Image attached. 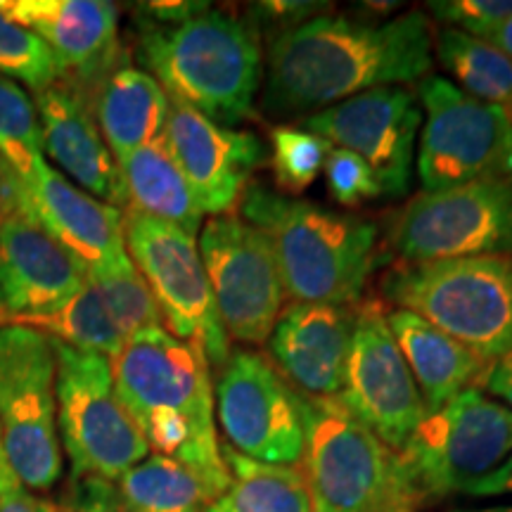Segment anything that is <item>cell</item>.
Instances as JSON below:
<instances>
[{
  "label": "cell",
  "instance_id": "cell-1",
  "mask_svg": "<svg viewBox=\"0 0 512 512\" xmlns=\"http://www.w3.org/2000/svg\"><path fill=\"white\" fill-rule=\"evenodd\" d=\"M432 64L434 31L422 10L389 22L323 12L268 38L261 105L275 117H309L373 88L420 83Z\"/></svg>",
  "mask_w": 512,
  "mask_h": 512
},
{
  "label": "cell",
  "instance_id": "cell-2",
  "mask_svg": "<svg viewBox=\"0 0 512 512\" xmlns=\"http://www.w3.org/2000/svg\"><path fill=\"white\" fill-rule=\"evenodd\" d=\"M117 396L147 446L202 479L214 501L230 484L214 422L211 366L200 349L164 328L138 332L112 358Z\"/></svg>",
  "mask_w": 512,
  "mask_h": 512
},
{
  "label": "cell",
  "instance_id": "cell-3",
  "mask_svg": "<svg viewBox=\"0 0 512 512\" xmlns=\"http://www.w3.org/2000/svg\"><path fill=\"white\" fill-rule=\"evenodd\" d=\"M138 50L171 100L228 128L252 117L264 48L245 19L207 5L181 22H145Z\"/></svg>",
  "mask_w": 512,
  "mask_h": 512
},
{
  "label": "cell",
  "instance_id": "cell-4",
  "mask_svg": "<svg viewBox=\"0 0 512 512\" xmlns=\"http://www.w3.org/2000/svg\"><path fill=\"white\" fill-rule=\"evenodd\" d=\"M240 214L271 242L287 297L306 304L361 302L375 268V223L292 200L259 183L242 192Z\"/></svg>",
  "mask_w": 512,
  "mask_h": 512
},
{
  "label": "cell",
  "instance_id": "cell-5",
  "mask_svg": "<svg viewBox=\"0 0 512 512\" xmlns=\"http://www.w3.org/2000/svg\"><path fill=\"white\" fill-rule=\"evenodd\" d=\"M304 477L313 512H415L418 503L392 451L337 396L297 392Z\"/></svg>",
  "mask_w": 512,
  "mask_h": 512
},
{
  "label": "cell",
  "instance_id": "cell-6",
  "mask_svg": "<svg viewBox=\"0 0 512 512\" xmlns=\"http://www.w3.org/2000/svg\"><path fill=\"white\" fill-rule=\"evenodd\" d=\"M382 290L399 309L434 325L486 366L512 349V259H470L401 264Z\"/></svg>",
  "mask_w": 512,
  "mask_h": 512
},
{
  "label": "cell",
  "instance_id": "cell-7",
  "mask_svg": "<svg viewBox=\"0 0 512 512\" xmlns=\"http://www.w3.org/2000/svg\"><path fill=\"white\" fill-rule=\"evenodd\" d=\"M512 453V411L467 387L437 411H427L399 451L415 503L463 494Z\"/></svg>",
  "mask_w": 512,
  "mask_h": 512
},
{
  "label": "cell",
  "instance_id": "cell-8",
  "mask_svg": "<svg viewBox=\"0 0 512 512\" xmlns=\"http://www.w3.org/2000/svg\"><path fill=\"white\" fill-rule=\"evenodd\" d=\"M57 430L72 479L117 482L150 456V446L117 396L112 361L55 342Z\"/></svg>",
  "mask_w": 512,
  "mask_h": 512
},
{
  "label": "cell",
  "instance_id": "cell-9",
  "mask_svg": "<svg viewBox=\"0 0 512 512\" xmlns=\"http://www.w3.org/2000/svg\"><path fill=\"white\" fill-rule=\"evenodd\" d=\"M53 339L24 325H0V437L19 484L48 491L62 477Z\"/></svg>",
  "mask_w": 512,
  "mask_h": 512
},
{
  "label": "cell",
  "instance_id": "cell-10",
  "mask_svg": "<svg viewBox=\"0 0 512 512\" xmlns=\"http://www.w3.org/2000/svg\"><path fill=\"white\" fill-rule=\"evenodd\" d=\"M121 216L126 252L150 287L164 328L200 349L211 368H221L230 354V339L216 311L197 238L131 207Z\"/></svg>",
  "mask_w": 512,
  "mask_h": 512
},
{
  "label": "cell",
  "instance_id": "cell-11",
  "mask_svg": "<svg viewBox=\"0 0 512 512\" xmlns=\"http://www.w3.org/2000/svg\"><path fill=\"white\" fill-rule=\"evenodd\" d=\"M425 112L415 169L422 192L501 176L512 147V117L460 91L446 76L420 81Z\"/></svg>",
  "mask_w": 512,
  "mask_h": 512
},
{
  "label": "cell",
  "instance_id": "cell-12",
  "mask_svg": "<svg viewBox=\"0 0 512 512\" xmlns=\"http://www.w3.org/2000/svg\"><path fill=\"white\" fill-rule=\"evenodd\" d=\"M392 245L403 264L512 252V181L482 178L420 192L399 211Z\"/></svg>",
  "mask_w": 512,
  "mask_h": 512
},
{
  "label": "cell",
  "instance_id": "cell-13",
  "mask_svg": "<svg viewBox=\"0 0 512 512\" xmlns=\"http://www.w3.org/2000/svg\"><path fill=\"white\" fill-rule=\"evenodd\" d=\"M197 247L228 339L266 344L287 297L271 242L242 219L216 216L202 226Z\"/></svg>",
  "mask_w": 512,
  "mask_h": 512
},
{
  "label": "cell",
  "instance_id": "cell-14",
  "mask_svg": "<svg viewBox=\"0 0 512 512\" xmlns=\"http://www.w3.org/2000/svg\"><path fill=\"white\" fill-rule=\"evenodd\" d=\"M216 415L228 448L259 463H302L304 427L297 392L259 351H230L216 375Z\"/></svg>",
  "mask_w": 512,
  "mask_h": 512
},
{
  "label": "cell",
  "instance_id": "cell-15",
  "mask_svg": "<svg viewBox=\"0 0 512 512\" xmlns=\"http://www.w3.org/2000/svg\"><path fill=\"white\" fill-rule=\"evenodd\" d=\"M337 399L396 453L425 418V401L380 299L356 304L347 373Z\"/></svg>",
  "mask_w": 512,
  "mask_h": 512
},
{
  "label": "cell",
  "instance_id": "cell-16",
  "mask_svg": "<svg viewBox=\"0 0 512 512\" xmlns=\"http://www.w3.org/2000/svg\"><path fill=\"white\" fill-rule=\"evenodd\" d=\"M420 124V102L401 86L373 88L302 119L304 131L361 157L389 197L411 188Z\"/></svg>",
  "mask_w": 512,
  "mask_h": 512
},
{
  "label": "cell",
  "instance_id": "cell-17",
  "mask_svg": "<svg viewBox=\"0 0 512 512\" xmlns=\"http://www.w3.org/2000/svg\"><path fill=\"white\" fill-rule=\"evenodd\" d=\"M162 140L200 209L211 216H228L266 157L254 133L214 124L176 100H171Z\"/></svg>",
  "mask_w": 512,
  "mask_h": 512
},
{
  "label": "cell",
  "instance_id": "cell-18",
  "mask_svg": "<svg viewBox=\"0 0 512 512\" xmlns=\"http://www.w3.org/2000/svg\"><path fill=\"white\" fill-rule=\"evenodd\" d=\"M17 204L57 245L67 249L86 273L107 271L131 259L121 211L76 188L50 169L46 159L27 183L17 181Z\"/></svg>",
  "mask_w": 512,
  "mask_h": 512
},
{
  "label": "cell",
  "instance_id": "cell-19",
  "mask_svg": "<svg viewBox=\"0 0 512 512\" xmlns=\"http://www.w3.org/2000/svg\"><path fill=\"white\" fill-rule=\"evenodd\" d=\"M356 306L292 302L283 306L268 337L273 366L306 396H337L354 337Z\"/></svg>",
  "mask_w": 512,
  "mask_h": 512
},
{
  "label": "cell",
  "instance_id": "cell-20",
  "mask_svg": "<svg viewBox=\"0 0 512 512\" xmlns=\"http://www.w3.org/2000/svg\"><path fill=\"white\" fill-rule=\"evenodd\" d=\"M86 278V268L17 204L0 230V323L57 309Z\"/></svg>",
  "mask_w": 512,
  "mask_h": 512
},
{
  "label": "cell",
  "instance_id": "cell-21",
  "mask_svg": "<svg viewBox=\"0 0 512 512\" xmlns=\"http://www.w3.org/2000/svg\"><path fill=\"white\" fill-rule=\"evenodd\" d=\"M43 152L62 166L76 188L110 207H128L117 157L102 138L98 121L79 88L60 81L36 93Z\"/></svg>",
  "mask_w": 512,
  "mask_h": 512
},
{
  "label": "cell",
  "instance_id": "cell-22",
  "mask_svg": "<svg viewBox=\"0 0 512 512\" xmlns=\"http://www.w3.org/2000/svg\"><path fill=\"white\" fill-rule=\"evenodd\" d=\"M0 12L53 50L64 74L105 79L119 46V12L107 0H0Z\"/></svg>",
  "mask_w": 512,
  "mask_h": 512
},
{
  "label": "cell",
  "instance_id": "cell-23",
  "mask_svg": "<svg viewBox=\"0 0 512 512\" xmlns=\"http://www.w3.org/2000/svg\"><path fill=\"white\" fill-rule=\"evenodd\" d=\"M389 330L399 344L427 411H437L448 399L475 387L486 373V363L434 325L411 311L387 313Z\"/></svg>",
  "mask_w": 512,
  "mask_h": 512
},
{
  "label": "cell",
  "instance_id": "cell-24",
  "mask_svg": "<svg viewBox=\"0 0 512 512\" xmlns=\"http://www.w3.org/2000/svg\"><path fill=\"white\" fill-rule=\"evenodd\" d=\"M171 98L155 76L138 67H117L100 81L95 121L114 157L155 143L164 136Z\"/></svg>",
  "mask_w": 512,
  "mask_h": 512
},
{
  "label": "cell",
  "instance_id": "cell-25",
  "mask_svg": "<svg viewBox=\"0 0 512 512\" xmlns=\"http://www.w3.org/2000/svg\"><path fill=\"white\" fill-rule=\"evenodd\" d=\"M117 162L124 176L128 207L152 219L171 223L192 238L200 233L204 211L162 138L128 152Z\"/></svg>",
  "mask_w": 512,
  "mask_h": 512
},
{
  "label": "cell",
  "instance_id": "cell-26",
  "mask_svg": "<svg viewBox=\"0 0 512 512\" xmlns=\"http://www.w3.org/2000/svg\"><path fill=\"white\" fill-rule=\"evenodd\" d=\"M230 484L207 512H313L304 472L290 465H268L223 446Z\"/></svg>",
  "mask_w": 512,
  "mask_h": 512
},
{
  "label": "cell",
  "instance_id": "cell-27",
  "mask_svg": "<svg viewBox=\"0 0 512 512\" xmlns=\"http://www.w3.org/2000/svg\"><path fill=\"white\" fill-rule=\"evenodd\" d=\"M0 325H24V328L43 332L55 342L79 351L102 354L110 361L126 344V335L121 332L117 318L91 278H86L81 290L57 309L34 313V316H17Z\"/></svg>",
  "mask_w": 512,
  "mask_h": 512
},
{
  "label": "cell",
  "instance_id": "cell-28",
  "mask_svg": "<svg viewBox=\"0 0 512 512\" xmlns=\"http://www.w3.org/2000/svg\"><path fill=\"white\" fill-rule=\"evenodd\" d=\"M434 53L460 91L486 105L501 107L512 117V60L484 38L458 29L434 34Z\"/></svg>",
  "mask_w": 512,
  "mask_h": 512
},
{
  "label": "cell",
  "instance_id": "cell-29",
  "mask_svg": "<svg viewBox=\"0 0 512 512\" xmlns=\"http://www.w3.org/2000/svg\"><path fill=\"white\" fill-rule=\"evenodd\" d=\"M114 486L131 512H207L214 503L195 472L159 453L140 460Z\"/></svg>",
  "mask_w": 512,
  "mask_h": 512
},
{
  "label": "cell",
  "instance_id": "cell-30",
  "mask_svg": "<svg viewBox=\"0 0 512 512\" xmlns=\"http://www.w3.org/2000/svg\"><path fill=\"white\" fill-rule=\"evenodd\" d=\"M0 157L27 183L43 162L41 126L34 100L15 81L0 76Z\"/></svg>",
  "mask_w": 512,
  "mask_h": 512
},
{
  "label": "cell",
  "instance_id": "cell-31",
  "mask_svg": "<svg viewBox=\"0 0 512 512\" xmlns=\"http://www.w3.org/2000/svg\"><path fill=\"white\" fill-rule=\"evenodd\" d=\"M0 76L22 81L36 93L67 79L53 50L34 31L12 22L3 12H0Z\"/></svg>",
  "mask_w": 512,
  "mask_h": 512
},
{
  "label": "cell",
  "instance_id": "cell-32",
  "mask_svg": "<svg viewBox=\"0 0 512 512\" xmlns=\"http://www.w3.org/2000/svg\"><path fill=\"white\" fill-rule=\"evenodd\" d=\"M88 278L102 292L126 339L143 330L162 328L164 325L155 297H152L150 287H147L143 275L138 273L131 259L124 261L121 266L107 268V271L88 273Z\"/></svg>",
  "mask_w": 512,
  "mask_h": 512
},
{
  "label": "cell",
  "instance_id": "cell-33",
  "mask_svg": "<svg viewBox=\"0 0 512 512\" xmlns=\"http://www.w3.org/2000/svg\"><path fill=\"white\" fill-rule=\"evenodd\" d=\"M271 147L275 185L287 197L311 188L332 150L328 140L297 126H275Z\"/></svg>",
  "mask_w": 512,
  "mask_h": 512
},
{
  "label": "cell",
  "instance_id": "cell-34",
  "mask_svg": "<svg viewBox=\"0 0 512 512\" xmlns=\"http://www.w3.org/2000/svg\"><path fill=\"white\" fill-rule=\"evenodd\" d=\"M323 171L328 178L330 195L342 207H358V204L382 197V188L373 169L354 152L332 147Z\"/></svg>",
  "mask_w": 512,
  "mask_h": 512
},
{
  "label": "cell",
  "instance_id": "cell-35",
  "mask_svg": "<svg viewBox=\"0 0 512 512\" xmlns=\"http://www.w3.org/2000/svg\"><path fill=\"white\" fill-rule=\"evenodd\" d=\"M427 8L446 29H458L475 38H489L512 17V0H434Z\"/></svg>",
  "mask_w": 512,
  "mask_h": 512
},
{
  "label": "cell",
  "instance_id": "cell-36",
  "mask_svg": "<svg viewBox=\"0 0 512 512\" xmlns=\"http://www.w3.org/2000/svg\"><path fill=\"white\" fill-rule=\"evenodd\" d=\"M325 3H306V0H271V3H254L249 5V17L256 19L252 27L259 31H268V38L283 34L287 29L299 27V24L309 22L311 17L323 15Z\"/></svg>",
  "mask_w": 512,
  "mask_h": 512
},
{
  "label": "cell",
  "instance_id": "cell-37",
  "mask_svg": "<svg viewBox=\"0 0 512 512\" xmlns=\"http://www.w3.org/2000/svg\"><path fill=\"white\" fill-rule=\"evenodd\" d=\"M57 508L60 512H131L117 486L98 477L72 479Z\"/></svg>",
  "mask_w": 512,
  "mask_h": 512
},
{
  "label": "cell",
  "instance_id": "cell-38",
  "mask_svg": "<svg viewBox=\"0 0 512 512\" xmlns=\"http://www.w3.org/2000/svg\"><path fill=\"white\" fill-rule=\"evenodd\" d=\"M482 384L486 392L501 399L503 406H508L512 411V349L486 368Z\"/></svg>",
  "mask_w": 512,
  "mask_h": 512
},
{
  "label": "cell",
  "instance_id": "cell-39",
  "mask_svg": "<svg viewBox=\"0 0 512 512\" xmlns=\"http://www.w3.org/2000/svg\"><path fill=\"white\" fill-rule=\"evenodd\" d=\"M465 496L491 498V496H510L512 494V453L496 467L491 475L477 479L463 491Z\"/></svg>",
  "mask_w": 512,
  "mask_h": 512
},
{
  "label": "cell",
  "instance_id": "cell-40",
  "mask_svg": "<svg viewBox=\"0 0 512 512\" xmlns=\"http://www.w3.org/2000/svg\"><path fill=\"white\" fill-rule=\"evenodd\" d=\"M0 512H60L57 503L48 498H38L31 494L27 486L17 484L15 489L5 491L0 496Z\"/></svg>",
  "mask_w": 512,
  "mask_h": 512
},
{
  "label": "cell",
  "instance_id": "cell-41",
  "mask_svg": "<svg viewBox=\"0 0 512 512\" xmlns=\"http://www.w3.org/2000/svg\"><path fill=\"white\" fill-rule=\"evenodd\" d=\"M17 209V176L8 162L0 157V230Z\"/></svg>",
  "mask_w": 512,
  "mask_h": 512
},
{
  "label": "cell",
  "instance_id": "cell-42",
  "mask_svg": "<svg viewBox=\"0 0 512 512\" xmlns=\"http://www.w3.org/2000/svg\"><path fill=\"white\" fill-rule=\"evenodd\" d=\"M484 41H489L491 46H496L512 60V17L505 19L501 27H498L489 38H484Z\"/></svg>",
  "mask_w": 512,
  "mask_h": 512
},
{
  "label": "cell",
  "instance_id": "cell-43",
  "mask_svg": "<svg viewBox=\"0 0 512 512\" xmlns=\"http://www.w3.org/2000/svg\"><path fill=\"white\" fill-rule=\"evenodd\" d=\"M17 484H19V479L15 477V472L10 470V465H8V458H5L3 437H0V496H3L5 491L15 489Z\"/></svg>",
  "mask_w": 512,
  "mask_h": 512
},
{
  "label": "cell",
  "instance_id": "cell-44",
  "mask_svg": "<svg viewBox=\"0 0 512 512\" xmlns=\"http://www.w3.org/2000/svg\"><path fill=\"white\" fill-rule=\"evenodd\" d=\"M453 512H512V505H494V508H479V510H453Z\"/></svg>",
  "mask_w": 512,
  "mask_h": 512
},
{
  "label": "cell",
  "instance_id": "cell-45",
  "mask_svg": "<svg viewBox=\"0 0 512 512\" xmlns=\"http://www.w3.org/2000/svg\"><path fill=\"white\" fill-rule=\"evenodd\" d=\"M505 176H508V181H512V147H510V155H508V162H505Z\"/></svg>",
  "mask_w": 512,
  "mask_h": 512
}]
</instances>
